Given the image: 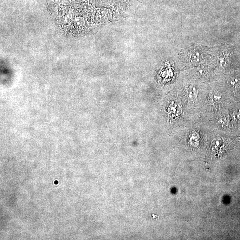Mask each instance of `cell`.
I'll return each mask as SVG.
<instances>
[{"label":"cell","instance_id":"6da1fadb","mask_svg":"<svg viewBox=\"0 0 240 240\" xmlns=\"http://www.w3.org/2000/svg\"><path fill=\"white\" fill-rule=\"evenodd\" d=\"M186 95L189 100H195L198 95V90L196 86L193 85H189L185 88Z\"/></svg>","mask_w":240,"mask_h":240},{"label":"cell","instance_id":"7a4b0ae2","mask_svg":"<svg viewBox=\"0 0 240 240\" xmlns=\"http://www.w3.org/2000/svg\"><path fill=\"white\" fill-rule=\"evenodd\" d=\"M221 100V96L220 94H212L210 95V99L209 101L212 105H216L218 103H220Z\"/></svg>","mask_w":240,"mask_h":240},{"label":"cell","instance_id":"3957f363","mask_svg":"<svg viewBox=\"0 0 240 240\" xmlns=\"http://www.w3.org/2000/svg\"><path fill=\"white\" fill-rule=\"evenodd\" d=\"M217 124L220 127L225 128L228 125V120L225 115L219 116L217 119Z\"/></svg>","mask_w":240,"mask_h":240}]
</instances>
